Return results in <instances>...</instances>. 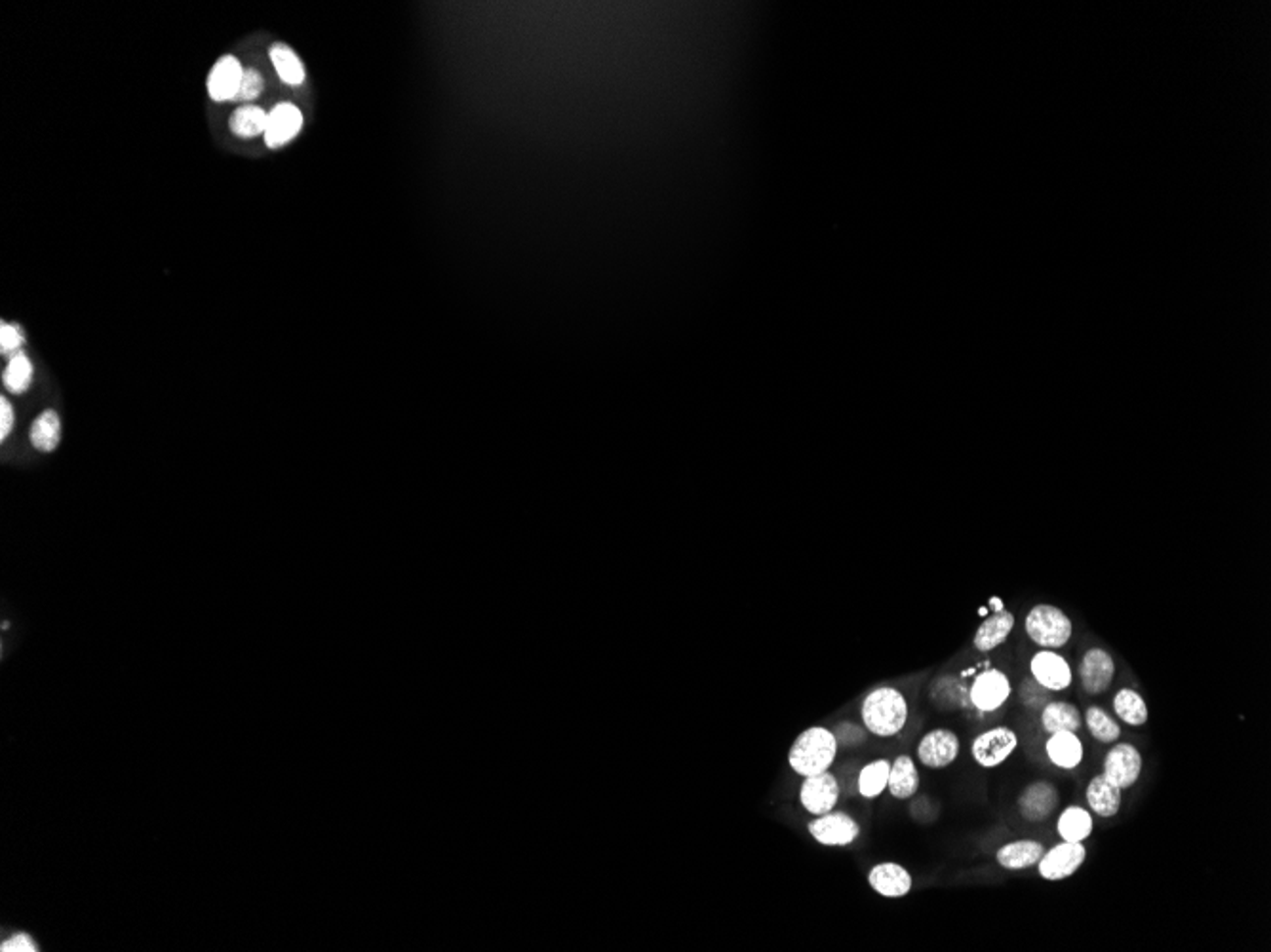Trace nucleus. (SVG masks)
Returning a JSON list of instances; mask_svg holds the SVG:
<instances>
[{
	"instance_id": "nucleus-13",
	"label": "nucleus",
	"mask_w": 1271,
	"mask_h": 952,
	"mask_svg": "<svg viewBox=\"0 0 1271 952\" xmlns=\"http://www.w3.org/2000/svg\"><path fill=\"white\" fill-rule=\"evenodd\" d=\"M1114 675H1116V663L1108 651L1096 647L1085 653L1079 665V679L1087 694L1096 696L1106 692L1114 683Z\"/></svg>"
},
{
	"instance_id": "nucleus-18",
	"label": "nucleus",
	"mask_w": 1271,
	"mask_h": 952,
	"mask_svg": "<svg viewBox=\"0 0 1271 952\" xmlns=\"http://www.w3.org/2000/svg\"><path fill=\"white\" fill-rule=\"evenodd\" d=\"M1085 799L1089 804L1090 812H1094L1096 816L1114 818L1120 814L1123 789L1104 774L1094 775L1087 785Z\"/></svg>"
},
{
	"instance_id": "nucleus-1",
	"label": "nucleus",
	"mask_w": 1271,
	"mask_h": 952,
	"mask_svg": "<svg viewBox=\"0 0 1271 952\" xmlns=\"http://www.w3.org/2000/svg\"><path fill=\"white\" fill-rule=\"evenodd\" d=\"M860 716L864 726L879 738H891L903 732L909 720V702L901 690L881 686L872 690L862 706Z\"/></svg>"
},
{
	"instance_id": "nucleus-29",
	"label": "nucleus",
	"mask_w": 1271,
	"mask_h": 952,
	"mask_svg": "<svg viewBox=\"0 0 1271 952\" xmlns=\"http://www.w3.org/2000/svg\"><path fill=\"white\" fill-rule=\"evenodd\" d=\"M1085 724L1090 736L1100 744H1116L1120 740L1121 726L1098 706H1090L1085 712Z\"/></svg>"
},
{
	"instance_id": "nucleus-24",
	"label": "nucleus",
	"mask_w": 1271,
	"mask_h": 952,
	"mask_svg": "<svg viewBox=\"0 0 1271 952\" xmlns=\"http://www.w3.org/2000/svg\"><path fill=\"white\" fill-rule=\"evenodd\" d=\"M274 71L282 82L288 86H300L304 82V67L296 52L286 44H273L269 50Z\"/></svg>"
},
{
	"instance_id": "nucleus-21",
	"label": "nucleus",
	"mask_w": 1271,
	"mask_h": 952,
	"mask_svg": "<svg viewBox=\"0 0 1271 952\" xmlns=\"http://www.w3.org/2000/svg\"><path fill=\"white\" fill-rule=\"evenodd\" d=\"M887 789L899 801H907V799L913 797L917 793L919 774H917V768H915V765H913V761L910 759L909 755H901L891 763Z\"/></svg>"
},
{
	"instance_id": "nucleus-9",
	"label": "nucleus",
	"mask_w": 1271,
	"mask_h": 952,
	"mask_svg": "<svg viewBox=\"0 0 1271 952\" xmlns=\"http://www.w3.org/2000/svg\"><path fill=\"white\" fill-rule=\"evenodd\" d=\"M1029 671L1037 685L1051 692L1066 690L1072 685V679H1074L1072 667L1066 661V658L1057 655L1051 649H1043L1037 655H1033L1029 661Z\"/></svg>"
},
{
	"instance_id": "nucleus-3",
	"label": "nucleus",
	"mask_w": 1271,
	"mask_h": 952,
	"mask_svg": "<svg viewBox=\"0 0 1271 952\" xmlns=\"http://www.w3.org/2000/svg\"><path fill=\"white\" fill-rule=\"evenodd\" d=\"M1024 627L1029 639L1035 645L1051 651L1064 647L1074 633L1072 620L1066 616L1064 610H1060L1053 605L1033 607L1026 616Z\"/></svg>"
},
{
	"instance_id": "nucleus-23",
	"label": "nucleus",
	"mask_w": 1271,
	"mask_h": 952,
	"mask_svg": "<svg viewBox=\"0 0 1271 952\" xmlns=\"http://www.w3.org/2000/svg\"><path fill=\"white\" fill-rule=\"evenodd\" d=\"M1092 829H1094V821L1089 810L1081 806H1068L1064 812H1060L1057 831L1062 840L1083 842L1092 834Z\"/></svg>"
},
{
	"instance_id": "nucleus-25",
	"label": "nucleus",
	"mask_w": 1271,
	"mask_h": 952,
	"mask_svg": "<svg viewBox=\"0 0 1271 952\" xmlns=\"http://www.w3.org/2000/svg\"><path fill=\"white\" fill-rule=\"evenodd\" d=\"M267 122H269V113H265L261 107L243 105L241 109H237L233 113L229 126H231V132L237 137L251 139V137H257L261 133L265 135Z\"/></svg>"
},
{
	"instance_id": "nucleus-20",
	"label": "nucleus",
	"mask_w": 1271,
	"mask_h": 952,
	"mask_svg": "<svg viewBox=\"0 0 1271 952\" xmlns=\"http://www.w3.org/2000/svg\"><path fill=\"white\" fill-rule=\"evenodd\" d=\"M1013 627H1015V614L1013 612H1009L1005 608L999 610V612H994L990 618H986L982 625L978 627V631L974 635V649L980 651V653H990V651L998 649L999 645H1003L1007 641Z\"/></svg>"
},
{
	"instance_id": "nucleus-10",
	"label": "nucleus",
	"mask_w": 1271,
	"mask_h": 952,
	"mask_svg": "<svg viewBox=\"0 0 1271 952\" xmlns=\"http://www.w3.org/2000/svg\"><path fill=\"white\" fill-rule=\"evenodd\" d=\"M838 801H840V785H838V779L828 770L803 779L800 789V803L809 814L813 816L828 814L836 808Z\"/></svg>"
},
{
	"instance_id": "nucleus-7",
	"label": "nucleus",
	"mask_w": 1271,
	"mask_h": 952,
	"mask_svg": "<svg viewBox=\"0 0 1271 952\" xmlns=\"http://www.w3.org/2000/svg\"><path fill=\"white\" fill-rule=\"evenodd\" d=\"M809 833L822 846H849L860 834V825L846 812H828L809 823Z\"/></svg>"
},
{
	"instance_id": "nucleus-30",
	"label": "nucleus",
	"mask_w": 1271,
	"mask_h": 952,
	"mask_svg": "<svg viewBox=\"0 0 1271 952\" xmlns=\"http://www.w3.org/2000/svg\"><path fill=\"white\" fill-rule=\"evenodd\" d=\"M32 373H34L32 363H30L28 354L22 352L18 356L10 357L8 365L4 369V375H2L4 387H6V390H10L12 394L20 396V394L29 390L30 383H32Z\"/></svg>"
},
{
	"instance_id": "nucleus-35",
	"label": "nucleus",
	"mask_w": 1271,
	"mask_h": 952,
	"mask_svg": "<svg viewBox=\"0 0 1271 952\" xmlns=\"http://www.w3.org/2000/svg\"><path fill=\"white\" fill-rule=\"evenodd\" d=\"M990 605L996 608V612L1003 610V603H999L998 597H992V599H990Z\"/></svg>"
},
{
	"instance_id": "nucleus-32",
	"label": "nucleus",
	"mask_w": 1271,
	"mask_h": 952,
	"mask_svg": "<svg viewBox=\"0 0 1271 952\" xmlns=\"http://www.w3.org/2000/svg\"><path fill=\"white\" fill-rule=\"evenodd\" d=\"M263 88H265V80H263L261 73H259V71H255V69H244L241 88L237 91V95H235V99H233V101H244V103H249V101L257 99V97L263 93Z\"/></svg>"
},
{
	"instance_id": "nucleus-2",
	"label": "nucleus",
	"mask_w": 1271,
	"mask_h": 952,
	"mask_svg": "<svg viewBox=\"0 0 1271 952\" xmlns=\"http://www.w3.org/2000/svg\"><path fill=\"white\" fill-rule=\"evenodd\" d=\"M838 757V740L832 730L824 726H811L798 736L790 747V768L801 777L826 772Z\"/></svg>"
},
{
	"instance_id": "nucleus-8",
	"label": "nucleus",
	"mask_w": 1271,
	"mask_h": 952,
	"mask_svg": "<svg viewBox=\"0 0 1271 952\" xmlns=\"http://www.w3.org/2000/svg\"><path fill=\"white\" fill-rule=\"evenodd\" d=\"M1120 789L1133 787L1142 774V755L1131 744L1114 745L1104 759V772Z\"/></svg>"
},
{
	"instance_id": "nucleus-27",
	"label": "nucleus",
	"mask_w": 1271,
	"mask_h": 952,
	"mask_svg": "<svg viewBox=\"0 0 1271 952\" xmlns=\"http://www.w3.org/2000/svg\"><path fill=\"white\" fill-rule=\"evenodd\" d=\"M30 444L42 452L56 450L61 442V420L56 411H44L30 426Z\"/></svg>"
},
{
	"instance_id": "nucleus-12",
	"label": "nucleus",
	"mask_w": 1271,
	"mask_h": 952,
	"mask_svg": "<svg viewBox=\"0 0 1271 952\" xmlns=\"http://www.w3.org/2000/svg\"><path fill=\"white\" fill-rule=\"evenodd\" d=\"M1059 804V789L1051 781L1043 779L1029 783L1019 797L1021 816L1031 823H1041L1051 818L1057 812Z\"/></svg>"
},
{
	"instance_id": "nucleus-19",
	"label": "nucleus",
	"mask_w": 1271,
	"mask_h": 952,
	"mask_svg": "<svg viewBox=\"0 0 1271 952\" xmlns=\"http://www.w3.org/2000/svg\"><path fill=\"white\" fill-rule=\"evenodd\" d=\"M1043 854H1045V846L1041 842L1024 838V840H1013L1001 846L996 854V862L1009 871H1022L1037 865Z\"/></svg>"
},
{
	"instance_id": "nucleus-14",
	"label": "nucleus",
	"mask_w": 1271,
	"mask_h": 952,
	"mask_svg": "<svg viewBox=\"0 0 1271 952\" xmlns=\"http://www.w3.org/2000/svg\"><path fill=\"white\" fill-rule=\"evenodd\" d=\"M304 128V115L292 103H278L269 113V122L265 130V143L269 149H278L288 145Z\"/></svg>"
},
{
	"instance_id": "nucleus-31",
	"label": "nucleus",
	"mask_w": 1271,
	"mask_h": 952,
	"mask_svg": "<svg viewBox=\"0 0 1271 952\" xmlns=\"http://www.w3.org/2000/svg\"><path fill=\"white\" fill-rule=\"evenodd\" d=\"M26 346V333L18 324H6L2 322L0 326V354L4 357H14L22 354V348Z\"/></svg>"
},
{
	"instance_id": "nucleus-26",
	"label": "nucleus",
	"mask_w": 1271,
	"mask_h": 952,
	"mask_svg": "<svg viewBox=\"0 0 1271 952\" xmlns=\"http://www.w3.org/2000/svg\"><path fill=\"white\" fill-rule=\"evenodd\" d=\"M1114 712L1129 726H1144L1148 722V706L1133 688H1121L1114 696Z\"/></svg>"
},
{
	"instance_id": "nucleus-16",
	"label": "nucleus",
	"mask_w": 1271,
	"mask_h": 952,
	"mask_svg": "<svg viewBox=\"0 0 1271 952\" xmlns=\"http://www.w3.org/2000/svg\"><path fill=\"white\" fill-rule=\"evenodd\" d=\"M244 69L235 56H223L208 75V93L213 101H233L241 88Z\"/></svg>"
},
{
	"instance_id": "nucleus-22",
	"label": "nucleus",
	"mask_w": 1271,
	"mask_h": 952,
	"mask_svg": "<svg viewBox=\"0 0 1271 952\" xmlns=\"http://www.w3.org/2000/svg\"><path fill=\"white\" fill-rule=\"evenodd\" d=\"M1083 724L1078 706L1070 702H1051L1041 712V726L1047 734L1079 732Z\"/></svg>"
},
{
	"instance_id": "nucleus-17",
	"label": "nucleus",
	"mask_w": 1271,
	"mask_h": 952,
	"mask_svg": "<svg viewBox=\"0 0 1271 952\" xmlns=\"http://www.w3.org/2000/svg\"><path fill=\"white\" fill-rule=\"evenodd\" d=\"M1045 753L1060 770H1074L1081 765L1085 749L1078 732H1055L1045 742Z\"/></svg>"
},
{
	"instance_id": "nucleus-33",
	"label": "nucleus",
	"mask_w": 1271,
	"mask_h": 952,
	"mask_svg": "<svg viewBox=\"0 0 1271 952\" xmlns=\"http://www.w3.org/2000/svg\"><path fill=\"white\" fill-rule=\"evenodd\" d=\"M2 951H38V945L30 939L28 933H14L10 939L2 941Z\"/></svg>"
},
{
	"instance_id": "nucleus-34",
	"label": "nucleus",
	"mask_w": 1271,
	"mask_h": 952,
	"mask_svg": "<svg viewBox=\"0 0 1271 952\" xmlns=\"http://www.w3.org/2000/svg\"><path fill=\"white\" fill-rule=\"evenodd\" d=\"M14 422H16L14 407L10 405V401H8L6 397H0V440H2V442H4V440L10 436V432L14 430Z\"/></svg>"
},
{
	"instance_id": "nucleus-4",
	"label": "nucleus",
	"mask_w": 1271,
	"mask_h": 952,
	"mask_svg": "<svg viewBox=\"0 0 1271 952\" xmlns=\"http://www.w3.org/2000/svg\"><path fill=\"white\" fill-rule=\"evenodd\" d=\"M1019 747V736L1007 726H996L974 738L970 745L972 759L982 768H998Z\"/></svg>"
},
{
	"instance_id": "nucleus-28",
	"label": "nucleus",
	"mask_w": 1271,
	"mask_h": 952,
	"mask_svg": "<svg viewBox=\"0 0 1271 952\" xmlns=\"http://www.w3.org/2000/svg\"><path fill=\"white\" fill-rule=\"evenodd\" d=\"M889 770H891V763L885 761V759L872 761L866 767H862V770L858 774V793L864 799H876V797H879L887 789Z\"/></svg>"
},
{
	"instance_id": "nucleus-11",
	"label": "nucleus",
	"mask_w": 1271,
	"mask_h": 952,
	"mask_svg": "<svg viewBox=\"0 0 1271 952\" xmlns=\"http://www.w3.org/2000/svg\"><path fill=\"white\" fill-rule=\"evenodd\" d=\"M1011 696V683L1007 675L999 669H988L980 673L970 686V702L982 714L998 712L999 708Z\"/></svg>"
},
{
	"instance_id": "nucleus-5",
	"label": "nucleus",
	"mask_w": 1271,
	"mask_h": 952,
	"mask_svg": "<svg viewBox=\"0 0 1271 952\" xmlns=\"http://www.w3.org/2000/svg\"><path fill=\"white\" fill-rule=\"evenodd\" d=\"M1085 860H1087V848L1083 846V842L1064 840L1057 846H1053L1049 852L1045 850V854L1037 862L1039 876L1051 882L1070 878L1081 869Z\"/></svg>"
},
{
	"instance_id": "nucleus-6",
	"label": "nucleus",
	"mask_w": 1271,
	"mask_h": 952,
	"mask_svg": "<svg viewBox=\"0 0 1271 952\" xmlns=\"http://www.w3.org/2000/svg\"><path fill=\"white\" fill-rule=\"evenodd\" d=\"M960 738L956 732L937 728L927 732L917 745V759L923 767L940 770L950 767L960 757Z\"/></svg>"
},
{
	"instance_id": "nucleus-15",
	"label": "nucleus",
	"mask_w": 1271,
	"mask_h": 952,
	"mask_svg": "<svg viewBox=\"0 0 1271 952\" xmlns=\"http://www.w3.org/2000/svg\"><path fill=\"white\" fill-rule=\"evenodd\" d=\"M868 882L874 892L891 899L909 895L913 886V878L909 871L895 862H885L872 867L868 873Z\"/></svg>"
}]
</instances>
